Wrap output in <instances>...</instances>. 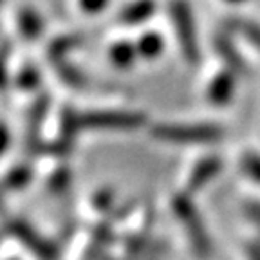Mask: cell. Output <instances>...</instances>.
<instances>
[{"label":"cell","mask_w":260,"mask_h":260,"mask_svg":"<svg viewBox=\"0 0 260 260\" xmlns=\"http://www.w3.org/2000/svg\"><path fill=\"white\" fill-rule=\"evenodd\" d=\"M170 20L175 29L179 51L183 54L184 61L190 65L199 63L201 49H199V35H197V24L186 0H172L170 2Z\"/></svg>","instance_id":"cell-4"},{"label":"cell","mask_w":260,"mask_h":260,"mask_svg":"<svg viewBox=\"0 0 260 260\" xmlns=\"http://www.w3.org/2000/svg\"><path fill=\"white\" fill-rule=\"evenodd\" d=\"M215 51L220 56V60L224 61L226 69L235 73L237 76L251 73V67H249L248 60L244 58V54L240 53L239 47L235 45V42H233L230 37L219 35V37L215 38Z\"/></svg>","instance_id":"cell-8"},{"label":"cell","mask_w":260,"mask_h":260,"mask_svg":"<svg viewBox=\"0 0 260 260\" xmlns=\"http://www.w3.org/2000/svg\"><path fill=\"white\" fill-rule=\"evenodd\" d=\"M9 45L2 44L0 45V90H4L8 87L9 81Z\"/></svg>","instance_id":"cell-21"},{"label":"cell","mask_w":260,"mask_h":260,"mask_svg":"<svg viewBox=\"0 0 260 260\" xmlns=\"http://www.w3.org/2000/svg\"><path fill=\"white\" fill-rule=\"evenodd\" d=\"M237 89V74L224 67L222 71L213 74L206 87V100L213 107H226L232 103Z\"/></svg>","instance_id":"cell-7"},{"label":"cell","mask_w":260,"mask_h":260,"mask_svg":"<svg viewBox=\"0 0 260 260\" xmlns=\"http://www.w3.org/2000/svg\"><path fill=\"white\" fill-rule=\"evenodd\" d=\"M9 146V132H8V126L4 123H0V155L4 154L8 150Z\"/></svg>","instance_id":"cell-25"},{"label":"cell","mask_w":260,"mask_h":260,"mask_svg":"<svg viewBox=\"0 0 260 260\" xmlns=\"http://www.w3.org/2000/svg\"><path fill=\"white\" fill-rule=\"evenodd\" d=\"M38 83H40V74H38L37 67H32V65H25L16 74V85L22 90L35 89L38 87Z\"/></svg>","instance_id":"cell-19"},{"label":"cell","mask_w":260,"mask_h":260,"mask_svg":"<svg viewBox=\"0 0 260 260\" xmlns=\"http://www.w3.org/2000/svg\"><path fill=\"white\" fill-rule=\"evenodd\" d=\"M246 256L248 260H260V240H251L246 246Z\"/></svg>","instance_id":"cell-24"},{"label":"cell","mask_w":260,"mask_h":260,"mask_svg":"<svg viewBox=\"0 0 260 260\" xmlns=\"http://www.w3.org/2000/svg\"><path fill=\"white\" fill-rule=\"evenodd\" d=\"M32 179V170L27 165H18V167L11 168L8 175L4 177V186L6 190H24Z\"/></svg>","instance_id":"cell-16"},{"label":"cell","mask_w":260,"mask_h":260,"mask_svg":"<svg viewBox=\"0 0 260 260\" xmlns=\"http://www.w3.org/2000/svg\"><path fill=\"white\" fill-rule=\"evenodd\" d=\"M78 6L85 15H98L109 6V0H78Z\"/></svg>","instance_id":"cell-22"},{"label":"cell","mask_w":260,"mask_h":260,"mask_svg":"<svg viewBox=\"0 0 260 260\" xmlns=\"http://www.w3.org/2000/svg\"><path fill=\"white\" fill-rule=\"evenodd\" d=\"M170 208L174 211L175 219L183 228L184 235L191 246V251L201 260H208L213 255V240L208 232V226L201 215L199 208L195 206L191 195L183 191L172 197Z\"/></svg>","instance_id":"cell-1"},{"label":"cell","mask_w":260,"mask_h":260,"mask_svg":"<svg viewBox=\"0 0 260 260\" xmlns=\"http://www.w3.org/2000/svg\"><path fill=\"white\" fill-rule=\"evenodd\" d=\"M155 13V2L154 0H136L132 4L125 6V8L119 11L118 20L123 25H139L143 22L150 20L152 15Z\"/></svg>","instance_id":"cell-9"},{"label":"cell","mask_w":260,"mask_h":260,"mask_svg":"<svg viewBox=\"0 0 260 260\" xmlns=\"http://www.w3.org/2000/svg\"><path fill=\"white\" fill-rule=\"evenodd\" d=\"M136 47H138L139 58H143V60H155L162 53L165 42H162V37L157 35V32H145V35L139 37Z\"/></svg>","instance_id":"cell-14"},{"label":"cell","mask_w":260,"mask_h":260,"mask_svg":"<svg viewBox=\"0 0 260 260\" xmlns=\"http://www.w3.org/2000/svg\"><path fill=\"white\" fill-rule=\"evenodd\" d=\"M54 67H56V74L61 78V81L67 83L69 87H73V89H83V87L89 83L87 76L83 74V71L78 69L76 65L71 63V61H67V60L56 61Z\"/></svg>","instance_id":"cell-15"},{"label":"cell","mask_w":260,"mask_h":260,"mask_svg":"<svg viewBox=\"0 0 260 260\" xmlns=\"http://www.w3.org/2000/svg\"><path fill=\"white\" fill-rule=\"evenodd\" d=\"M71 186H73V174L69 172V168H60L49 179V188L58 195L69 193Z\"/></svg>","instance_id":"cell-18"},{"label":"cell","mask_w":260,"mask_h":260,"mask_svg":"<svg viewBox=\"0 0 260 260\" xmlns=\"http://www.w3.org/2000/svg\"><path fill=\"white\" fill-rule=\"evenodd\" d=\"M81 130L89 132H136L146 125L143 112L134 110H89L78 112Z\"/></svg>","instance_id":"cell-3"},{"label":"cell","mask_w":260,"mask_h":260,"mask_svg":"<svg viewBox=\"0 0 260 260\" xmlns=\"http://www.w3.org/2000/svg\"><path fill=\"white\" fill-rule=\"evenodd\" d=\"M244 213L249 219V222L260 230V201H246L244 204Z\"/></svg>","instance_id":"cell-23"},{"label":"cell","mask_w":260,"mask_h":260,"mask_svg":"<svg viewBox=\"0 0 260 260\" xmlns=\"http://www.w3.org/2000/svg\"><path fill=\"white\" fill-rule=\"evenodd\" d=\"M114 201H116V191L112 188H102V190H98L94 193L92 206L103 213V211H109L114 206Z\"/></svg>","instance_id":"cell-20"},{"label":"cell","mask_w":260,"mask_h":260,"mask_svg":"<svg viewBox=\"0 0 260 260\" xmlns=\"http://www.w3.org/2000/svg\"><path fill=\"white\" fill-rule=\"evenodd\" d=\"M139 58L138 47L132 42H116L112 47L109 49V60L114 67L125 71L130 69Z\"/></svg>","instance_id":"cell-11"},{"label":"cell","mask_w":260,"mask_h":260,"mask_svg":"<svg viewBox=\"0 0 260 260\" xmlns=\"http://www.w3.org/2000/svg\"><path fill=\"white\" fill-rule=\"evenodd\" d=\"M239 168L244 175L251 181H255L256 184H260V155L255 152H244L240 155Z\"/></svg>","instance_id":"cell-17"},{"label":"cell","mask_w":260,"mask_h":260,"mask_svg":"<svg viewBox=\"0 0 260 260\" xmlns=\"http://www.w3.org/2000/svg\"><path fill=\"white\" fill-rule=\"evenodd\" d=\"M228 4H242V2H248V0H224Z\"/></svg>","instance_id":"cell-27"},{"label":"cell","mask_w":260,"mask_h":260,"mask_svg":"<svg viewBox=\"0 0 260 260\" xmlns=\"http://www.w3.org/2000/svg\"><path fill=\"white\" fill-rule=\"evenodd\" d=\"M224 162L219 155H206V157L199 159V161L195 162L193 167L190 170V175L186 179V193H190L193 197L195 193H199L203 191L208 184L217 179L222 172Z\"/></svg>","instance_id":"cell-6"},{"label":"cell","mask_w":260,"mask_h":260,"mask_svg":"<svg viewBox=\"0 0 260 260\" xmlns=\"http://www.w3.org/2000/svg\"><path fill=\"white\" fill-rule=\"evenodd\" d=\"M6 233L15 237L18 242L24 246L27 251L32 253L38 260H58L60 251H58L56 244L45 239L44 235L35 230L31 224H27L22 219H11L6 222Z\"/></svg>","instance_id":"cell-5"},{"label":"cell","mask_w":260,"mask_h":260,"mask_svg":"<svg viewBox=\"0 0 260 260\" xmlns=\"http://www.w3.org/2000/svg\"><path fill=\"white\" fill-rule=\"evenodd\" d=\"M103 260H141V258H132V256H126V258H112V256H109V255H107Z\"/></svg>","instance_id":"cell-26"},{"label":"cell","mask_w":260,"mask_h":260,"mask_svg":"<svg viewBox=\"0 0 260 260\" xmlns=\"http://www.w3.org/2000/svg\"><path fill=\"white\" fill-rule=\"evenodd\" d=\"M16 22H18V29H20L22 37L27 38V40H37L44 31V18L31 8L20 9Z\"/></svg>","instance_id":"cell-13"},{"label":"cell","mask_w":260,"mask_h":260,"mask_svg":"<svg viewBox=\"0 0 260 260\" xmlns=\"http://www.w3.org/2000/svg\"><path fill=\"white\" fill-rule=\"evenodd\" d=\"M4 211V199H2V190H0V213Z\"/></svg>","instance_id":"cell-28"},{"label":"cell","mask_w":260,"mask_h":260,"mask_svg":"<svg viewBox=\"0 0 260 260\" xmlns=\"http://www.w3.org/2000/svg\"><path fill=\"white\" fill-rule=\"evenodd\" d=\"M154 139L172 145H208L224 138V128L213 123H157L150 128Z\"/></svg>","instance_id":"cell-2"},{"label":"cell","mask_w":260,"mask_h":260,"mask_svg":"<svg viewBox=\"0 0 260 260\" xmlns=\"http://www.w3.org/2000/svg\"><path fill=\"white\" fill-rule=\"evenodd\" d=\"M228 27L233 35L246 40L255 51L260 53V24L248 20V18H232L228 22Z\"/></svg>","instance_id":"cell-12"},{"label":"cell","mask_w":260,"mask_h":260,"mask_svg":"<svg viewBox=\"0 0 260 260\" xmlns=\"http://www.w3.org/2000/svg\"><path fill=\"white\" fill-rule=\"evenodd\" d=\"M81 42H83V37L76 35V32H73V35L71 32L69 35H61V37H56L54 40H51V44L47 47V54L51 58V61L56 63V61L67 60V56L80 47Z\"/></svg>","instance_id":"cell-10"},{"label":"cell","mask_w":260,"mask_h":260,"mask_svg":"<svg viewBox=\"0 0 260 260\" xmlns=\"http://www.w3.org/2000/svg\"><path fill=\"white\" fill-rule=\"evenodd\" d=\"M2 4H4V0H0V6H2Z\"/></svg>","instance_id":"cell-29"}]
</instances>
